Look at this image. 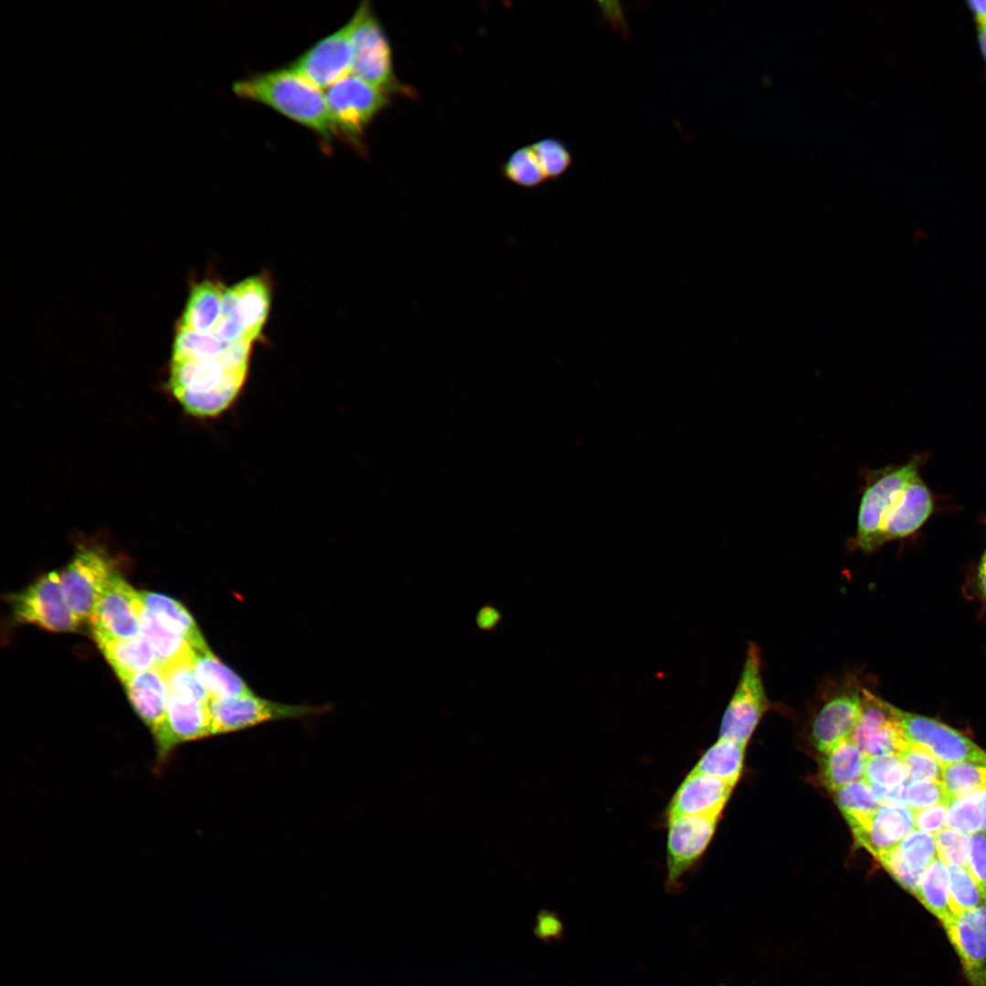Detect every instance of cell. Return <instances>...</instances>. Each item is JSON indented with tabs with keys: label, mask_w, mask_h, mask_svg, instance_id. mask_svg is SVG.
Masks as SVG:
<instances>
[{
	"label": "cell",
	"mask_w": 986,
	"mask_h": 986,
	"mask_svg": "<svg viewBox=\"0 0 986 986\" xmlns=\"http://www.w3.org/2000/svg\"><path fill=\"white\" fill-rule=\"evenodd\" d=\"M243 100L262 103L330 140L336 130L325 94L291 68L255 74L233 84Z\"/></svg>",
	"instance_id": "cell-1"
},
{
	"label": "cell",
	"mask_w": 986,
	"mask_h": 986,
	"mask_svg": "<svg viewBox=\"0 0 986 986\" xmlns=\"http://www.w3.org/2000/svg\"><path fill=\"white\" fill-rule=\"evenodd\" d=\"M918 475V460L907 464L867 470L860 498L855 543L865 552L882 546L880 527L884 516L899 497L907 484Z\"/></svg>",
	"instance_id": "cell-2"
},
{
	"label": "cell",
	"mask_w": 986,
	"mask_h": 986,
	"mask_svg": "<svg viewBox=\"0 0 986 986\" xmlns=\"http://www.w3.org/2000/svg\"><path fill=\"white\" fill-rule=\"evenodd\" d=\"M351 73L385 93L403 91L395 78L392 49L386 34L367 1L353 16Z\"/></svg>",
	"instance_id": "cell-3"
},
{
	"label": "cell",
	"mask_w": 986,
	"mask_h": 986,
	"mask_svg": "<svg viewBox=\"0 0 986 986\" xmlns=\"http://www.w3.org/2000/svg\"><path fill=\"white\" fill-rule=\"evenodd\" d=\"M760 668V652L750 643L738 685L722 717L719 739L746 746L767 710L769 702Z\"/></svg>",
	"instance_id": "cell-4"
},
{
	"label": "cell",
	"mask_w": 986,
	"mask_h": 986,
	"mask_svg": "<svg viewBox=\"0 0 986 986\" xmlns=\"http://www.w3.org/2000/svg\"><path fill=\"white\" fill-rule=\"evenodd\" d=\"M894 719L906 740L927 749L941 765L959 762L986 764V751L959 730L928 717L892 706Z\"/></svg>",
	"instance_id": "cell-5"
},
{
	"label": "cell",
	"mask_w": 986,
	"mask_h": 986,
	"mask_svg": "<svg viewBox=\"0 0 986 986\" xmlns=\"http://www.w3.org/2000/svg\"><path fill=\"white\" fill-rule=\"evenodd\" d=\"M8 601L16 620L51 632H74L81 622L66 603L60 574L57 572H48L12 593Z\"/></svg>",
	"instance_id": "cell-6"
},
{
	"label": "cell",
	"mask_w": 986,
	"mask_h": 986,
	"mask_svg": "<svg viewBox=\"0 0 986 986\" xmlns=\"http://www.w3.org/2000/svg\"><path fill=\"white\" fill-rule=\"evenodd\" d=\"M333 126L357 139L370 122L388 105V94L353 74L340 79L325 91Z\"/></svg>",
	"instance_id": "cell-7"
},
{
	"label": "cell",
	"mask_w": 986,
	"mask_h": 986,
	"mask_svg": "<svg viewBox=\"0 0 986 986\" xmlns=\"http://www.w3.org/2000/svg\"><path fill=\"white\" fill-rule=\"evenodd\" d=\"M116 572L110 558L101 551L83 549L60 573L66 603L80 621H89L100 597Z\"/></svg>",
	"instance_id": "cell-8"
},
{
	"label": "cell",
	"mask_w": 986,
	"mask_h": 986,
	"mask_svg": "<svg viewBox=\"0 0 986 986\" xmlns=\"http://www.w3.org/2000/svg\"><path fill=\"white\" fill-rule=\"evenodd\" d=\"M211 736L225 734L265 722L306 717L320 708L269 701L254 694L231 698H210L207 703Z\"/></svg>",
	"instance_id": "cell-9"
},
{
	"label": "cell",
	"mask_w": 986,
	"mask_h": 986,
	"mask_svg": "<svg viewBox=\"0 0 986 986\" xmlns=\"http://www.w3.org/2000/svg\"><path fill=\"white\" fill-rule=\"evenodd\" d=\"M353 22L351 18L337 31L323 37L292 62L294 71L320 89L351 73Z\"/></svg>",
	"instance_id": "cell-10"
},
{
	"label": "cell",
	"mask_w": 986,
	"mask_h": 986,
	"mask_svg": "<svg viewBox=\"0 0 986 986\" xmlns=\"http://www.w3.org/2000/svg\"><path fill=\"white\" fill-rule=\"evenodd\" d=\"M140 593L116 572L108 582L90 616L97 644L142 635L137 612Z\"/></svg>",
	"instance_id": "cell-11"
},
{
	"label": "cell",
	"mask_w": 986,
	"mask_h": 986,
	"mask_svg": "<svg viewBox=\"0 0 986 986\" xmlns=\"http://www.w3.org/2000/svg\"><path fill=\"white\" fill-rule=\"evenodd\" d=\"M719 816H680L667 820L666 865L668 891L679 889V880L708 847Z\"/></svg>",
	"instance_id": "cell-12"
},
{
	"label": "cell",
	"mask_w": 986,
	"mask_h": 986,
	"mask_svg": "<svg viewBox=\"0 0 986 986\" xmlns=\"http://www.w3.org/2000/svg\"><path fill=\"white\" fill-rule=\"evenodd\" d=\"M969 986H986V901L941 922Z\"/></svg>",
	"instance_id": "cell-13"
},
{
	"label": "cell",
	"mask_w": 986,
	"mask_h": 986,
	"mask_svg": "<svg viewBox=\"0 0 986 986\" xmlns=\"http://www.w3.org/2000/svg\"><path fill=\"white\" fill-rule=\"evenodd\" d=\"M892 706L862 688V711L850 739L866 758L899 755L909 745L894 719Z\"/></svg>",
	"instance_id": "cell-14"
},
{
	"label": "cell",
	"mask_w": 986,
	"mask_h": 986,
	"mask_svg": "<svg viewBox=\"0 0 986 986\" xmlns=\"http://www.w3.org/2000/svg\"><path fill=\"white\" fill-rule=\"evenodd\" d=\"M207 703L169 694L164 723L153 734L159 764L177 745L211 736Z\"/></svg>",
	"instance_id": "cell-15"
},
{
	"label": "cell",
	"mask_w": 986,
	"mask_h": 986,
	"mask_svg": "<svg viewBox=\"0 0 986 986\" xmlns=\"http://www.w3.org/2000/svg\"><path fill=\"white\" fill-rule=\"evenodd\" d=\"M862 711V688L843 689L825 702L812 727V740L822 753L850 739Z\"/></svg>",
	"instance_id": "cell-16"
},
{
	"label": "cell",
	"mask_w": 986,
	"mask_h": 986,
	"mask_svg": "<svg viewBox=\"0 0 986 986\" xmlns=\"http://www.w3.org/2000/svg\"><path fill=\"white\" fill-rule=\"evenodd\" d=\"M733 786L716 777L690 771L674 793L666 820L680 816H719Z\"/></svg>",
	"instance_id": "cell-17"
},
{
	"label": "cell",
	"mask_w": 986,
	"mask_h": 986,
	"mask_svg": "<svg viewBox=\"0 0 986 986\" xmlns=\"http://www.w3.org/2000/svg\"><path fill=\"white\" fill-rule=\"evenodd\" d=\"M269 307L268 283L263 277H252L225 288L221 317L234 319L253 341L261 333Z\"/></svg>",
	"instance_id": "cell-18"
},
{
	"label": "cell",
	"mask_w": 986,
	"mask_h": 986,
	"mask_svg": "<svg viewBox=\"0 0 986 986\" xmlns=\"http://www.w3.org/2000/svg\"><path fill=\"white\" fill-rule=\"evenodd\" d=\"M933 498L919 474L905 487L883 518L880 527L882 545L916 532L933 511Z\"/></svg>",
	"instance_id": "cell-19"
},
{
	"label": "cell",
	"mask_w": 986,
	"mask_h": 986,
	"mask_svg": "<svg viewBox=\"0 0 986 986\" xmlns=\"http://www.w3.org/2000/svg\"><path fill=\"white\" fill-rule=\"evenodd\" d=\"M915 811L905 803L881 804L869 822L853 833L858 845L876 858L915 828Z\"/></svg>",
	"instance_id": "cell-20"
},
{
	"label": "cell",
	"mask_w": 986,
	"mask_h": 986,
	"mask_svg": "<svg viewBox=\"0 0 986 986\" xmlns=\"http://www.w3.org/2000/svg\"><path fill=\"white\" fill-rule=\"evenodd\" d=\"M133 709L152 735L165 720L169 691L159 666L131 676L122 682Z\"/></svg>",
	"instance_id": "cell-21"
},
{
	"label": "cell",
	"mask_w": 986,
	"mask_h": 986,
	"mask_svg": "<svg viewBox=\"0 0 986 986\" xmlns=\"http://www.w3.org/2000/svg\"><path fill=\"white\" fill-rule=\"evenodd\" d=\"M97 645L121 682L131 676L159 666L152 646L142 635Z\"/></svg>",
	"instance_id": "cell-22"
},
{
	"label": "cell",
	"mask_w": 986,
	"mask_h": 986,
	"mask_svg": "<svg viewBox=\"0 0 986 986\" xmlns=\"http://www.w3.org/2000/svg\"><path fill=\"white\" fill-rule=\"evenodd\" d=\"M865 761V755L851 739H847L822 753L820 778L828 790L835 792L864 779Z\"/></svg>",
	"instance_id": "cell-23"
},
{
	"label": "cell",
	"mask_w": 986,
	"mask_h": 986,
	"mask_svg": "<svg viewBox=\"0 0 986 986\" xmlns=\"http://www.w3.org/2000/svg\"><path fill=\"white\" fill-rule=\"evenodd\" d=\"M224 289L223 286L210 280L196 284L192 288L179 328L213 332L221 317Z\"/></svg>",
	"instance_id": "cell-24"
},
{
	"label": "cell",
	"mask_w": 986,
	"mask_h": 986,
	"mask_svg": "<svg viewBox=\"0 0 986 986\" xmlns=\"http://www.w3.org/2000/svg\"><path fill=\"white\" fill-rule=\"evenodd\" d=\"M193 652L195 672L210 698H231L253 694L242 678L222 663L209 647L193 649Z\"/></svg>",
	"instance_id": "cell-25"
},
{
	"label": "cell",
	"mask_w": 986,
	"mask_h": 986,
	"mask_svg": "<svg viewBox=\"0 0 986 986\" xmlns=\"http://www.w3.org/2000/svg\"><path fill=\"white\" fill-rule=\"evenodd\" d=\"M140 596L144 606L166 627L184 637L192 649L208 647L194 618L182 603L156 593L142 592Z\"/></svg>",
	"instance_id": "cell-26"
},
{
	"label": "cell",
	"mask_w": 986,
	"mask_h": 986,
	"mask_svg": "<svg viewBox=\"0 0 986 986\" xmlns=\"http://www.w3.org/2000/svg\"><path fill=\"white\" fill-rule=\"evenodd\" d=\"M141 633L152 646L159 667L178 657L193 652L188 642L177 633L166 627L143 604L141 596L137 604Z\"/></svg>",
	"instance_id": "cell-27"
},
{
	"label": "cell",
	"mask_w": 986,
	"mask_h": 986,
	"mask_svg": "<svg viewBox=\"0 0 986 986\" xmlns=\"http://www.w3.org/2000/svg\"><path fill=\"white\" fill-rule=\"evenodd\" d=\"M745 747L719 739L705 751L691 771L716 777L734 787L742 770Z\"/></svg>",
	"instance_id": "cell-28"
},
{
	"label": "cell",
	"mask_w": 986,
	"mask_h": 986,
	"mask_svg": "<svg viewBox=\"0 0 986 986\" xmlns=\"http://www.w3.org/2000/svg\"><path fill=\"white\" fill-rule=\"evenodd\" d=\"M914 896L940 922L952 914L948 866L938 856L921 874Z\"/></svg>",
	"instance_id": "cell-29"
},
{
	"label": "cell",
	"mask_w": 986,
	"mask_h": 986,
	"mask_svg": "<svg viewBox=\"0 0 986 986\" xmlns=\"http://www.w3.org/2000/svg\"><path fill=\"white\" fill-rule=\"evenodd\" d=\"M835 801L853 833L863 828L881 805L864 779L835 792Z\"/></svg>",
	"instance_id": "cell-30"
},
{
	"label": "cell",
	"mask_w": 986,
	"mask_h": 986,
	"mask_svg": "<svg viewBox=\"0 0 986 986\" xmlns=\"http://www.w3.org/2000/svg\"><path fill=\"white\" fill-rule=\"evenodd\" d=\"M229 345L214 332L202 333L178 328L172 361H220Z\"/></svg>",
	"instance_id": "cell-31"
},
{
	"label": "cell",
	"mask_w": 986,
	"mask_h": 986,
	"mask_svg": "<svg viewBox=\"0 0 986 986\" xmlns=\"http://www.w3.org/2000/svg\"><path fill=\"white\" fill-rule=\"evenodd\" d=\"M193 656L194 652L173 659L160 669L169 694L207 703L210 696L195 672Z\"/></svg>",
	"instance_id": "cell-32"
},
{
	"label": "cell",
	"mask_w": 986,
	"mask_h": 986,
	"mask_svg": "<svg viewBox=\"0 0 986 986\" xmlns=\"http://www.w3.org/2000/svg\"><path fill=\"white\" fill-rule=\"evenodd\" d=\"M942 783L951 800L986 787V764L959 762L942 765Z\"/></svg>",
	"instance_id": "cell-33"
},
{
	"label": "cell",
	"mask_w": 986,
	"mask_h": 986,
	"mask_svg": "<svg viewBox=\"0 0 986 986\" xmlns=\"http://www.w3.org/2000/svg\"><path fill=\"white\" fill-rule=\"evenodd\" d=\"M503 174L510 182L527 188L539 186L547 180L531 145L510 154L503 165Z\"/></svg>",
	"instance_id": "cell-34"
},
{
	"label": "cell",
	"mask_w": 986,
	"mask_h": 986,
	"mask_svg": "<svg viewBox=\"0 0 986 986\" xmlns=\"http://www.w3.org/2000/svg\"><path fill=\"white\" fill-rule=\"evenodd\" d=\"M949 879V905L957 914L978 907L986 901L967 866L947 865Z\"/></svg>",
	"instance_id": "cell-35"
},
{
	"label": "cell",
	"mask_w": 986,
	"mask_h": 986,
	"mask_svg": "<svg viewBox=\"0 0 986 986\" xmlns=\"http://www.w3.org/2000/svg\"><path fill=\"white\" fill-rule=\"evenodd\" d=\"M531 147L547 180H556L571 169L572 154L561 140L545 138L534 142Z\"/></svg>",
	"instance_id": "cell-36"
},
{
	"label": "cell",
	"mask_w": 986,
	"mask_h": 986,
	"mask_svg": "<svg viewBox=\"0 0 986 986\" xmlns=\"http://www.w3.org/2000/svg\"><path fill=\"white\" fill-rule=\"evenodd\" d=\"M897 847L907 867L920 874L938 856L935 836L918 829L908 833Z\"/></svg>",
	"instance_id": "cell-37"
},
{
	"label": "cell",
	"mask_w": 986,
	"mask_h": 986,
	"mask_svg": "<svg viewBox=\"0 0 986 986\" xmlns=\"http://www.w3.org/2000/svg\"><path fill=\"white\" fill-rule=\"evenodd\" d=\"M864 780L868 784L897 787L907 781V772L899 755L887 754L866 758Z\"/></svg>",
	"instance_id": "cell-38"
},
{
	"label": "cell",
	"mask_w": 986,
	"mask_h": 986,
	"mask_svg": "<svg viewBox=\"0 0 986 986\" xmlns=\"http://www.w3.org/2000/svg\"><path fill=\"white\" fill-rule=\"evenodd\" d=\"M907 772V781H942V765L924 747L909 743L899 754Z\"/></svg>",
	"instance_id": "cell-39"
},
{
	"label": "cell",
	"mask_w": 986,
	"mask_h": 986,
	"mask_svg": "<svg viewBox=\"0 0 986 986\" xmlns=\"http://www.w3.org/2000/svg\"><path fill=\"white\" fill-rule=\"evenodd\" d=\"M982 814L976 802L970 796L954 799L948 806L945 826L967 834L982 830Z\"/></svg>",
	"instance_id": "cell-40"
},
{
	"label": "cell",
	"mask_w": 986,
	"mask_h": 986,
	"mask_svg": "<svg viewBox=\"0 0 986 986\" xmlns=\"http://www.w3.org/2000/svg\"><path fill=\"white\" fill-rule=\"evenodd\" d=\"M935 839L938 857L946 865H968L970 837L967 834L945 828L935 835Z\"/></svg>",
	"instance_id": "cell-41"
},
{
	"label": "cell",
	"mask_w": 986,
	"mask_h": 986,
	"mask_svg": "<svg viewBox=\"0 0 986 986\" xmlns=\"http://www.w3.org/2000/svg\"><path fill=\"white\" fill-rule=\"evenodd\" d=\"M951 801L942 781H915L907 784L905 804L914 811L941 803L949 804Z\"/></svg>",
	"instance_id": "cell-42"
},
{
	"label": "cell",
	"mask_w": 986,
	"mask_h": 986,
	"mask_svg": "<svg viewBox=\"0 0 986 986\" xmlns=\"http://www.w3.org/2000/svg\"><path fill=\"white\" fill-rule=\"evenodd\" d=\"M876 859L904 889L915 895L921 874L907 867L897 844L879 855Z\"/></svg>",
	"instance_id": "cell-43"
},
{
	"label": "cell",
	"mask_w": 986,
	"mask_h": 986,
	"mask_svg": "<svg viewBox=\"0 0 986 986\" xmlns=\"http://www.w3.org/2000/svg\"><path fill=\"white\" fill-rule=\"evenodd\" d=\"M967 867L986 899V837L981 833L970 836Z\"/></svg>",
	"instance_id": "cell-44"
},
{
	"label": "cell",
	"mask_w": 986,
	"mask_h": 986,
	"mask_svg": "<svg viewBox=\"0 0 986 986\" xmlns=\"http://www.w3.org/2000/svg\"><path fill=\"white\" fill-rule=\"evenodd\" d=\"M948 806V803H941L915 811V827L935 836L945 826Z\"/></svg>",
	"instance_id": "cell-45"
},
{
	"label": "cell",
	"mask_w": 986,
	"mask_h": 986,
	"mask_svg": "<svg viewBox=\"0 0 986 986\" xmlns=\"http://www.w3.org/2000/svg\"><path fill=\"white\" fill-rule=\"evenodd\" d=\"M536 933L543 940L560 939L563 935V924L555 914L542 912L538 917Z\"/></svg>",
	"instance_id": "cell-46"
},
{
	"label": "cell",
	"mask_w": 986,
	"mask_h": 986,
	"mask_svg": "<svg viewBox=\"0 0 986 986\" xmlns=\"http://www.w3.org/2000/svg\"><path fill=\"white\" fill-rule=\"evenodd\" d=\"M213 332L228 344L249 340L243 328L232 318L220 317Z\"/></svg>",
	"instance_id": "cell-47"
},
{
	"label": "cell",
	"mask_w": 986,
	"mask_h": 986,
	"mask_svg": "<svg viewBox=\"0 0 986 986\" xmlns=\"http://www.w3.org/2000/svg\"><path fill=\"white\" fill-rule=\"evenodd\" d=\"M968 7L974 16L979 26L986 25V1H968Z\"/></svg>",
	"instance_id": "cell-48"
},
{
	"label": "cell",
	"mask_w": 986,
	"mask_h": 986,
	"mask_svg": "<svg viewBox=\"0 0 986 986\" xmlns=\"http://www.w3.org/2000/svg\"><path fill=\"white\" fill-rule=\"evenodd\" d=\"M978 586L986 602V549L981 558L978 569Z\"/></svg>",
	"instance_id": "cell-49"
},
{
	"label": "cell",
	"mask_w": 986,
	"mask_h": 986,
	"mask_svg": "<svg viewBox=\"0 0 986 986\" xmlns=\"http://www.w3.org/2000/svg\"><path fill=\"white\" fill-rule=\"evenodd\" d=\"M970 796L976 802V803L978 804V806H979V808H980V810L981 812L982 820H983L982 831H985L986 830V787L976 791L975 792L970 794Z\"/></svg>",
	"instance_id": "cell-50"
},
{
	"label": "cell",
	"mask_w": 986,
	"mask_h": 986,
	"mask_svg": "<svg viewBox=\"0 0 986 986\" xmlns=\"http://www.w3.org/2000/svg\"><path fill=\"white\" fill-rule=\"evenodd\" d=\"M979 46L986 62V25L978 26Z\"/></svg>",
	"instance_id": "cell-51"
},
{
	"label": "cell",
	"mask_w": 986,
	"mask_h": 986,
	"mask_svg": "<svg viewBox=\"0 0 986 986\" xmlns=\"http://www.w3.org/2000/svg\"><path fill=\"white\" fill-rule=\"evenodd\" d=\"M985 834H986V830H985Z\"/></svg>",
	"instance_id": "cell-52"
}]
</instances>
